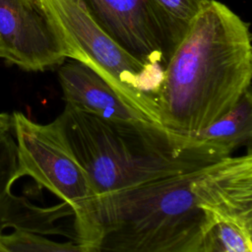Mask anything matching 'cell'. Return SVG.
I'll list each match as a JSON object with an SVG mask.
<instances>
[{
  "label": "cell",
  "instance_id": "cell-1",
  "mask_svg": "<svg viewBox=\"0 0 252 252\" xmlns=\"http://www.w3.org/2000/svg\"><path fill=\"white\" fill-rule=\"evenodd\" d=\"M249 26L223 3L210 0L163 69L157 95L163 127L197 137L251 88Z\"/></svg>",
  "mask_w": 252,
  "mask_h": 252
},
{
  "label": "cell",
  "instance_id": "cell-2",
  "mask_svg": "<svg viewBox=\"0 0 252 252\" xmlns=\"http://www.w3.org/2000/svg\"><path fill=\"white\" fill-rule=\"evenodd\" d=\"M56 120L88 174L94 198L225 158L196 137L146 120L106 119L68 103Z\"/></svg>",
  "mask_w": 252,
  "mask_h": 252
},
{
  "label": "cell",
  "instance_id": "cell-3",
  "mask_svg": "<svg viewBox=\"0 0 252 252\" xmlns=\"http://www.w3.org/2000/svg\"><path fill=\"white\" fill-rule=\"evenodd\" d=\"M201 169L96 196L78 243L98 252H200L213 227L191 189Z\"/></svg>",
  "mask_w": 252,
  "mask_h": 252
},
{
  "label": "cell",
  "instance_id": "cell-4",
  "mask_svg": "<svg viewBox=\"0 0 252 252\" xmlns=\"http://www.w3.org/2000/svg\"><path fill=\"white\" fill-rule=\"evenodd\" d=\"M58 27L68 58L98 74L148 121L161 125L157 95L163 68L139 61L102 32L76 0H42Z\"/></svg>",
  "mask_w": 252,
  "mask_h": 252
},
{
  "label": "cell",
  "instance_id": "cell-5",
  "mask_svg": "<svg viewBox=\"0 0 252 252\" xmlns=\"http://www.w3.org/2000/svg\"><path fill=\"white\" fill-rule=\"evenodd\" d=\"M20 176L32 177L73 210L75 241L84 236L94 199L89 177L69 147L56 118L47 124L21 111L12 114Z\"/></svg>",
  "mask_w": 252,
  "mask_h": 252
},
{
  "label": "cell",
  "instance_id": "cell-6",
  "mask_svg": "<svg viewBox=\"0 0 252 252\" xmlns=\"http://www.w3.org/2000/svg\"><path fill=\"white\" fill-rule=\"evenodd\" d=\"M94 23L141 62L164 69L178 45L153 0H76Z\"/></svg>",
  "mask_w": 252,
  "mask_h": 252
},
{
  "label": "cell",
  "instance_id": "cell-7",
  "mask_svg": "<svg viewBox=\"0 0 252 252\" xmlns=\"http://www.w3.org/2000/svg\"><path fill=\"white\" fill-rule=\"evenodd\" d=\"M0 58L27 71H43L68 58L42 0H0Z\"/></svg>",
  "mask_w": 252,
  "mask_h": 252
},
{
  "label": "cell",
  "instance_id": "cell-8",
  "mask_svg": "<svg viewBox=\"0 0 252 252\" xmlns=\"http://www.w3.org/2000/svg\"><path fill=\"white\" fill-rule=\"evenodd\" d=\"M212 226L224 222L252 233V155L228 157L200 170L192 182Z\"/></svg>",
  "mask_w": 252,
  "mask_h": 252
},
{
  "label": "cell",
  "instance_id": "cell-9",
  "mask_svg": "<svg viewBox=\"0 0 252 252\" xmlns=\"http://www.w3.org/2000/svg\"><path fill=\"white\" fill-rule=\"evenodd\" d=\"M66 103L106 119L146 120L94 71L73 60L58 70Z\"/></svg>",
  "mask_w": 252,
  "mask_h": 252
},
{
  "label": "cell",
  "instance_id": "cell-10",
  "mask_svg": "<svg viewBox=\"0 0 252 252\" xmlns=\"http://www.w3.org/2000/svg\"><path fill=\"white\" fill-rule=\"evenodd\" d=\"M73 215V210L65 202L51 207H38L25 197L12 194L0 212V231L13 227L14 230L60 235L75 241V233L59 223L60 220Z\"/></svg>",
  "mask_w": 252,
  "mask_h": 252
},
{
  "label": "cell",
  "instance_id": "cell-11",
  "mask_svg": "<svg viewBox=\"0 0 252 252\" xmlns=\"http://www.w3.org/2000/svg\"><path fill=\"white\" fill-rule=\"evenodd\" d=\"M252 137V94L246 90L234 106L196 138L218 149L225 158L250 145Z\"/></svg>",
  "mask_w": 252,
  "mask_h": 252
},
{
  "label": "cell",
  "instance_id": "cell-12",
  "mask_svg": "<svg viewBox=\"0 0 252 252\" xmlns=\"http://www.w3.org/2000/svg\"><path fill=\"white\" fill-rule=\"evenodd\" d=\"M21 178L12 116L0 113V212L12 196L13 183Z\"/></svg>",
  "mask_w": 252,
  "mask_h": 252
},
{
  "label": "cell",
  "instance_id": "cell-13",
  "mask_svg": "<svg viewBox=\"0 0 252 252\" xmlns=\"http://www.w3.org/2000/svg\"><path fill=\"white\" fill-rule=\"evenodd\" d=\"M0 241L10 252H98L74 240L57 242L44 235L21 230L1 233Z\"/></svg>",
  "mask_w": 252,
  "mask_h": 252
},
{
  "label": "cell",
  "instance_id": "cell-14",
  "mask_svg": "<svg viewBox=\"0 0 252 252\" xmlns=\"http://www.w3.org/2000/svg\"><path fill=\"white\" fill-rule=\"evenodd\" d=\"M165 17L176 40L184 37L190 25L210 0H153Z\"/></svg>",
  "mask_w": 252,
  "mask_h": 252
},
{
  "label": "cell",
  "instance_id": "cell-15",
  "mask_svg": "<svg viewBox=\"0 0 252 252\" xmlns=\"http://www.w3.org/2000/svg\"><path fill=\"white\" fill-rule=\"evenodd\" d=\"M220 246L227 252H252V233L230 223L220 222L211 228Z\"/></svg>",
  "mask_w": 252,
  "mask_h": 252
},
{
  "label": "cell",
  "instance_id": "cell-16",
  "mask_svg": "<svg viewBox=\"0 0 252 252\" xmlns=\"http://www.w3.org/2000/svg\"><path fill=\"white\" fill-rule=\"evenodd\" d=\"M200 252H227V251H225L220 246V244L218 243V241L216 240L215 236L213 235L210 229V231L206 234L204 238Z\"/></svg>",
  "mask_w": 252,
  "mask_h": 252
},
{
  "label": "cell",
  "instance_id": "cell-17",
  "mask_svg": "<svg viewBox=\"0 0 252 252\" xmlns=\"http://www.w3.org/2000/svg\"><path fill=\"white\" fill-rule=\"evenodd\" d=\"M2 233V231H0V234ZM0 252H10L2 243H1V241H0Z\"/></svg>",
  "mask_w": 252,
  "mask_h": 252
}]
</instances>
